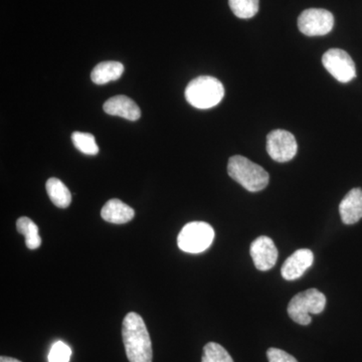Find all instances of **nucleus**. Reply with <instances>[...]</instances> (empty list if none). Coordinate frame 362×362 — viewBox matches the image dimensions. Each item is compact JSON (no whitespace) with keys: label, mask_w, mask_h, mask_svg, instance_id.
Returning <instances> with one entry per match:
<instances>
[{"label":"nucleus","mask_w":362,"mask_h":362,"mask_svg":"<svg viewBox=\"0 0 362 362\" xmlns=\"http://www.w3.org/2000/svg\"><path fill=\"white\" fill-rule=\"evenodd\" d=\"M122 337L129 362H152L151 339L139 314L130 312L126 315L123 320Z\"/></svg>","instance_id":"f257e3e1"},{"label":"nucleus","mask_w":362,"mask_h":362,"mask_svg":"<svg viewBox=\"0 0 362 362\" xmlns=\"http://www.w3.org/2000/svg\"><path fill=\"white\" fill-rule=\"evenodd\" d=\"M228 173L233 180L251 192L265 189L270 180V176L265 169L240 156L230 157Z\"/></svg>","instance_id":"f03ea898"},{"label":"nucleus","mask_w":362,"mask_h":362,"mask_svg":"<svg viewBox=\"0 0 362 362\" xmlns=\"http://www.w3.org/2000/svg\"><path fill=\"white\" fill-rule=\"evenodd\" d=\"M225 96V88L214 77L201 76L194 78L185 89V99L197 109H211L221 103Z\"/></svg>","instance_id":"7ed1b4c3"},{"label":"nucleus","mask_w":362,"mask_h":362,"mask_svg":"<svg viewBox=\"0 0 362 362\" xmlns=\"http://www.w3.org/2000/svg\"><path fill=\"white\" fill-rule=\"evenodd\" d=\"M326 306V297L317 289H308L292 298L288 306L290 318L300 325H309L310 314H320Z\"/></svg>","instance_id":"20e7f679"},{"label":"nucleus","mask_w":362,"mask_h":362,"mask_svg":"<svg viewBox=\"0 0 362 362\" xmlns=\"http://www.w3.org/2000/svg\"><path fill=\"white\" fill-rule=\"evenodd\" d=\"M214 230L204 221H192L183 226L177 237V245L181 251L199 254L209 249L213 244Z\"/></svg>","instance_id":"39448f33"},{"label":"nucleus","mask_w":362,"mask_h":362,"mask_svg":"<svg viewBox=\"0 0 362 362\" xmlns=\"http://www.w3.org/2000/svg\"><path fill=\"white\" fill-rule=\"evenodd\" d=\"M334 26V16L330 11L321 8L306 9L298 18L300 32L307 37L327 35Z\"/></svg>","instance_id":"423d86ee"},{"label":"nucleus","mask_w":362,"mask_h":362,"mask_svg":"<svg viewBox=\"0 0 362 362\" xmlns=\"http://www.w3.org/2000/svg\"><path fill=\"white\" fill-rule=\"evenodd\" d=\"M324 68L338 82L349 83L356 77V64L346 52L331 49L322 57Z\"/></svg>","instance_id":"0eeeda50"},{"label":"nucleus","mask_w":362,"mask_h":362,"mask_svg":"<svg viewBox=\"0 0 362 362\" xmlns=\"http://www.w3.org/2000/svg\"><path fill=\"white\" fill-rule=\"evenodd\" d=\"M297 141L292 133L286 130H274L267 136V151L273 160L288 162L297 154Z\"/></svg>","instance_id":"6e6552de"},{"label":"nucleus","mask_w":362,"mask_h":362,"mask_svg":"<svg viewBox=\"0 0 362 362\" xmlns=\"http://www.w3.org/2000/svg\"><path fill=\"white\" fill-rule=\"evenodd\" d=\"M250 252L255 266L259 271L271 270L277 263V247L273 240L266 235H262L252 243Z\"/></svg>","instance_id":"1a4fd4ad"},{"label":"nucleus","mask_w":362,"mask_h":362,"mask_svg":"<svg viewBox=\"0 0 362 362\" xmlns=\"http://www.w3.org/2000/svg\"><path fill=\"white\" fill-rule=\"evenodd\" d=\"M314 261L313 252L308 249H300L292 254L281 269L282 277L287 281L297 280L310 268Z\"/></svg>","instance_id":"9d476101"},{"label":"nucleus","mask_w":362,"mask_h":362,"mask_svg":"<svg viewBox=\"0 0 362 362\" xmlns=\"http://www.w3.org/2000/svg\"><path fill=\"white\" fill-rule=\"evenodd\" d=\"M104 111L112 116H118L129 121H136L141 117V110L130 98L118 95L105 102Z\"/></svg>","instance_id":"9b49d317"},{"label":"nucleus","mask_w":362,"mask_h":362,"mask_svg":"<svg viewBox=\"0 0 362 362\" xmlns=\"http://www.w3.org/2000/svg\"><path fill=\"white\" fill-rule=\"evenodd\" d=\"M339 214L345 225H354L362 218V189L354 188L340 202Z\"/></svg>","instance_id":"f8f14e48"},{"label":"nucleus","mask_w":362,"mask_h":362,"mask_svg":"<svg viewBox=\"0 0 362 362\" xmlns=\"http://www.w3.org/2000/svg\"><path fill=\"white\" fill-rule=\"evenodd\" d=\"M134 216L135 211L132 207L117 199L107 202L101 211L103 220L115 225L129 223Z\"/></svg>","instance_id":"ddd939ff"},{"label":"nucleus","mask_w":362,"mask_h":362,"mask_svg":"<svg viewBox=\"0 0 362 362\" xmlns=\"http://www.w3.org/2000/svg\"><path fill=\"white\" fill-rule=\"evenodd\" d=\"M123 73V64L119 62H103L93 69L90 78L96 85H105L112 81L118 80Z\"/></svg>","instance_id":"4468645a"},{"label":"nucleus","mask_w":362,"mask_h":362,"mask_svg":"<svg viewBox=\"0 0 362 362\" xmlns=\"http://www.w3.org/2000/svg\"><path fill=\"white\" fill-rule=\"evenodd\" d=\"M47 194L54 206L59 209H66L71 202V195L69 188L64 185L63 181L58 178L52 177L45 185Z\"/></svg>","instance_id":"2eb2a0df"},{"label":"nucleus","mask_w":362,"mask_h":362,"mask_svg":"<svg viewBox=\"0 0 362 362\" xmlns=\"http://www.w3.org/2000/svg\"><path fill=\"white\" fill-rule=\"evenodd\" d=\"M18 232L25 235L26 247L30 250L39 249L42 239L39 235V228L30 218L23 216L16 221Z\"/></svg>","instance_id":"dca6fc26"},{"label":"nucleus","mask_w":362,"mask_h":362,"mask_svg":"<svg viewBox=\"0 0 362 362\" xmlns=\"http://www.w3.org/2000/svg\"><path fill=\"white\" fill-rule=\"evenodd\" d=\"M71 141L75 145L76 148L86 156H97L99 153V147H98L94 135L85 132H74L71 134Z\"/></svg>","instance_id":"f3484780"},{"label":"nucleus","mask_w":362,"mask_h":362,"mask_svg":"<svg viewBox=\"0 0 362 362\" xmlns=\"http://www.w3.org/2000/svg\"><path fill=\"white\" fill-rule=\"evenodd\" d=\"M230 9L237 18L247 20L259 11V0H228Z\"/></svg>","instance_id":"a211bd4d"},{"label":"nucleus","mask_w":362,"mask_h":362,"mask_svg":"<svg viewBox=\"0 0 362 362\" xmlns=\"http://www.w3.org/2000/svg\"><path fill=\"white\" fill-rule=\"evenodd\" d=\"M202 362H233V361L230 354L221 345L216 342H209L204 346Z\"/></svg>","instance_id":"6ab92c4d"},{"label":"nucleus","mask_w":362,"mask_h":362,"mask_svg":"<svg viewBox=\"0 0 362 362\" xmlns=\"http://www.w3.org/2000/svg\"><path fill=\"white\" fill-rule=\"evenodd\" d=\"M71 356V350L66 343L57 341L52 345L49 354V362H69Z\"/></svg>","instance_id":"aec40b11"},{"label":"nucleus","mask_w":362,"mask_h":362,"mask_svg":"<svg viewBox=\"0 0 362 362\" xmlns=\"http://www.w3.org/2000/svg\"><path fill=\"white\" fill-rule=\"evenodd\" d=\"M269 362H298L294 356H290L289 354L278 349H270L267 351Z\"/></svg>","instance_id":"412c9836"},{"label":"nucleus","mask_w":362,"mask_h":362,"mask_svg":"<svg viewBox=\"0 0 362 362\" xmlns=\"http://www.w3.org/2000/svg\"><path fill=\"white\" fill-rule=\"evenodd\" d=\"M0 362H21L18 359L13 358V357L1 356L0 357Z\"/></svg>","instance_id":"4be33fe9"}]
</instances>
